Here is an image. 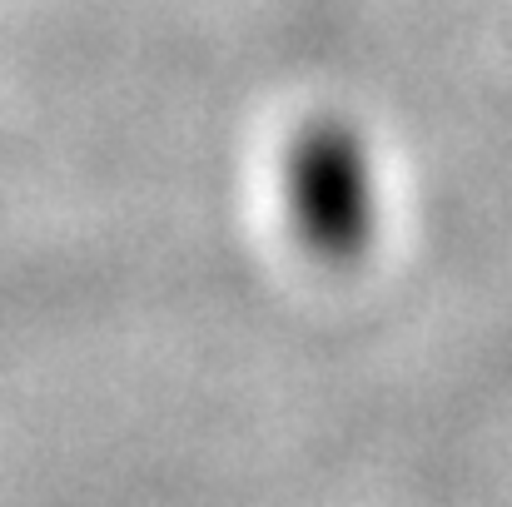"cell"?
<instances>
[{
    "label": "cell",
    "instance_id": "cell-1",
    "mask_svg": "<svg viewBox=\"0 0 512 507\" xmlns=\"http://www.w3.org/2000/svg\"><path fill=\"white\" fill-rule=\"evenodd\" d=\"M284 199H289V224L314 259L353 264L378 224L363 140L343 120L304 125L284 165Z\"/></svg>",
    "mask_w": 512,
    "mask_h": 507
}]
</instances>
